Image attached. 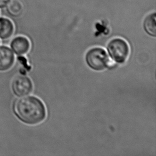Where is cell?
<instances>
[{
  "label": "cell",
  "instance_id": "obj_3",
  "mask_svg": "<svg viewBox=\"0 0 156 156\" xmlns=\"http://www.w3.org/2000/svg\"><path fill=\"white\" fill-rule=\"evenodd\" d=\"M107 51L110 57L115 62L122 64L129 58L130 49L126 41L121 38H115L108 43Z\"/></svg>",
  "mask_w": 156,
  "mask_h": 156
},
{
  "label": "cell",
  "instance_id": "obj_6",
  "mask_svg": "<svg viewBox=\"0 0 156 156\" xmlns=\"http://www.w3.org/2000/svg\"><path fill=\"white\" fill-rule=\"evenodd\" d=\"M10 48L16 55H23L30 51V43L29 40L25 36H17L11 41Z\"/></svg>",
  "mask_w": 156,
  "mask_h": 156
},
{
  "label": "cell",
  "instance_id": "obj_2",
  "mask_svg": "<svg viewBox=\"0 0 156 156\" xmlns=\"http://www.w3.org/2000/svg\"><path fill=\"white\" fill-rule=\"evenodd\" d=\"M87 65L91 69L101 72L105 69L109 65V59L103 48L95 47L90 49L85 55Z\"/></svg>",
  "mask_w": 156,
  "mask_h": 156
},
{
  "label": "cell",
  "instance_id": "obj_7",
  "mask_svg": "<svg viewBox=\"0 0 156 156\" xmlns=\"http://www.w3.org/2000/svg\"><path fill=\"white\" fill-rule=\"evenodd\" d=\"M15 27L12 22L6 18H0V38L8 40L12 36Z\"/></svg>",
  "mask_w": 156,
  "mask_h": 156
},
{
  "label": "cell",
  "instance_id": "obj_9",
  "mask_svg": "<svg viewBox=\"0 0 156 156\" xmlns=\"http://www.w3.org/2000/svg\"><path fill=\"white\" fill-rule=\"evenodd\" d=\"M7 12L11 16L18 17L23 12V6L18 0H11L7 5Z\"/></svg>",
  "mask_w": 156,
  "mask_h": 156
},
{
  "label": "cell",
  "instance_id": "obj_10",
  "mask_svg": "<svg viewBox=\"0 0 156 156\" xmlns=\"http://www.w3.org/2000/svg\"><path fill=\"white\" fill-rule=\"evenodd\" d=\"M11 0H0V8L6 7Z\"/></svg>",
  "mask_w": 156,
  "mask_h": 156
},
{
  "label": "cell",
  "instance_id": "obj_1",
  "mask_svg": "<svg viewBox=\"0 0 156 156\" xmlns=\"http://www.w3.org/2000/svg\"><path fill=\"white\" fill-rule=\"evenodd\" d=\"M16 118L25 124L36 125L45 119L47 110L41 100L35 96H25L16 99L12 105Z\"/></svg>",
  "mask_w": 156,
  "mask_h": 156
},
{
  "label": "cell",
  "instance_id": "obj_5",
  "mask_svg": "<svg viewBox=\"0 0 156 156\" xmlns=\"http://www.w3.org/2000/svg\"><path fill=\"white\" fill-rule=\"evenodd\" d=\"M15 57L12 50L8 47H0V72H6L14 65Z\"/></svg>",
  "mask_w": 156,
  "mask_h": 156
},
{
  "label": "cell",
  "instance_id": "obj_8",
  "mask_svg": "<svg viewBox=\"0 0 156 156\" xmlns=\"http://www.w3.org/2000/svg\"><path fill=\"white\" fill-rule=\"evenodd\" d=\"M144 30L147 34L155 37L156 36V14L150 13L145 18L144 21Z\"/></svg>",
  "mask_w": 156,
  "mask_h": 156
},
{
  "label": "cell",
  "instance_id": "obj_4",
  "mask_svg": "<svg viewBox=\"0 0 156 156\" xmlns=\"http://www.w3.org/2000/svg\"><path fill=\"white\" fill-rule=\"evenodd\" d=\"M11 89L15 96L18 98L23 97L32 93L33 84L28 76L20 74L13 78Z\"/></svg>",
  "mask_w": 156,
  "mask_h": 156
}]
</instances>
